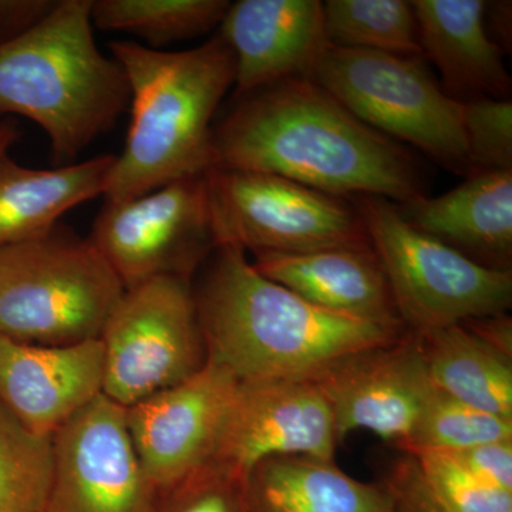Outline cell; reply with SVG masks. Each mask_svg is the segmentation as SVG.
I'll list each match as a JSON object with an SVG mask.
<instances>
[{"instance_id":"cell-7","label":"cell","mask_w":512,"mask_h":512,"mask_svg":"<svg viewBox=\"0 0 512 512\" xmlns=\"http://www.w3.org/2000/svg\"><path fill=\"white\" fill-rule=\"evenodd\" d=\"M308 77L367 126L412 144L453 173L471 175L463 107L437 84L423 57L328 43Z\"/></svg>"},{"instance_id":"cell-29","label":"cell","mask_w":512,"mask_h":512,"mask_svg":"<svg viewBox=\"0 0 512 512\" xmlns=\"http://www.w3.org/2000/svg\"><path fill=\"white\" fill-rule=\"evenodd\" d=\"M461 107L471 174L512 170L511 99L464 101Z\"/></svg>"},{"instance_id":"cell-24","label":"cell","mask_w":512,"mask_h":512,"mask_svg":"<svg viewBox=\"0 0 512 512\" xmlns=\"http://www.w3.org/2000/svg\"><path fill=\"white\" fill-rule=\"evenodd\" d=\"M323 23L330 45L423 57L412 2L328 0L323 2Z\"/></svg>"},{"instance_id":"cell-26","label":"cell","mask_w":512,"mask_h":512,"mask_svg":"<svg viewBox=\"0 0 512 512\" xmlns=\"http://www.w3.org/2000/svg\"><path fill=\"white\" fill-rule=\"evenodd\" d=\"M512 440V419L483 412L434 389L402 450H466L491 441Z\"/></svg>"},{"instance_id":"cell-23","label":"cell","mask_w":512,"mask_h":512,"mask_svg":"<svg viewBox=\"0 0 512 512\" xmlns=\"http://www.w3.org/2000/svg\"><path fill=\"white\" fill-rule=\"evenodd\" d=\"M228 0H93V26L136 36L146 47H160L207 35L220 28Z\"/></svg>"},{"instance_id":"cell-25","label":"cell","mask_w":512,"mask_h":512,"mask_svg":"<svg viewBox=\"0 0 512 512\" xmlns=\"http://www.w3.org/2000/svg\"><path fill=\"white\" fill-rule=\"evenodd\" d=\"M53 473V436L26 429L0 402V512H43Z\"/></svg>"},{"instance_id":"cell-31","label":"cell","mask_w":512,"mask_h":512,"mask_svg":"<svg viewBox=\"0 0 512 512\" xmlns=\"http://www.w3.org/2000/svg\"><path fill=\"white\" fill-rule=\"evenodd\" d=\"M447 454L484 483L512 493V440L491 441Z\"/></svg>"},{"instance_id":"cell-3","label":"cell","mask_w":512,"mask_h":512,"mask_svg":"<svg viewBox=\"0 0 512 512\" xmlns=\"http://www.w3.org/2000/svg\"><path fill=\"white\" fill-rule=\"evenodd\" d=\"M109 49L126 72L131 121L104 200H131L212 170L215 114L237 77L228 43L217 33L181 52L133 40Z\"/></svg>"},{"instance_id":"cell-11","label":"cell","mask_w":512,"mask_h":512,"mask_svg":"<svg viewBox=\"0 0 512 512\" xmlns=\"http://www.w3.org/2000/svg\"><path fill=\"white\" fill-rule=\"evenodd\" d=\"M157 497L128 433L126 410L109 397L100 394L53 434L43 512H154Z\"/></svg>"},{"instance_id":"cell-15","label":"cell","mask_w":512,"mask_h":512,"mask_svg":"<svg viewBox=\"0 0 512 512\" xmlns=\"http://www.w3.org/2000/svg\"><path fill=\"white\" fill-rule=\"evenodd\" d=\"M103 384L100 339L42 346L0 336V402L33 433L53 436Z\"/></svg>"},{"instance_id":"cell-9","label":"cell","mask_w":512,"mask_h":512,"mask_svg":"<svg viewBox=\"0 0 512 512\" xmlns=\"http://www.w3.org/2000/svg\"><path fill=\"white\" fill-rule=\"evenodd\" d=\"M100 342L103 394L124 409L185 382L208 362L192 282L171 276L126 289Z\"/></svg>"},{"instance_id":"cell-28","label":"cell","mask_w":512,"mask_h":512,"mask_svg":"<svg viewBox=\"0 0 512 512\" xmlns=\"http://www.w3.org/2000/svg\"><path fill=\"white\" fill-rule=\"evenodd\" d=\"M154 512H247L245 478L208 461L158 490Z\"/></svg>"},{"instance_id":"cell-14","label":"cell","mask_w":512,"mask_h":512,"mask_svg":"<svg viewBox=\"0 0 512 512\" xmlns=\"http://www.w3.org/2000/svg\"><path fill=\"white\" fill-rule=\"evenodd\" d=\"M237 384L208 360L197 375L124 409L138 460L158 490L211 460Z\"/></svg>"},{"instance_id":"cell-22","label":"cell","mask_w":512,"mask_h":512,"mask_svg":"<svg viewBox=\"0 0 512 512\" xmlns=\"http://www.w3.org/2000/svg\"><path fill=\"white\" fill-rule=\"evenodd\" d=\"M417 336L434 389L483 412L512 419L511 359L461 323Z\"/></svg>"},{"instance_id":"cell-10","label":"cell","mask_w":512,"mask_h":512,"mask_svg":"<svg viewBox=\"0 0 512 512\" xmlns=\"http://www.w3.org/2000/svg\"><path fill=\"white\" fill-rule=\"evenodd\" d=\"M89 239L126 289L163 276L192 282L217 248L207 177L104 202Z\"/></svg>"},{"instance_id":"cell-6","label":"cell","mask_w":512,"mask_h":512,"mask_svg":"<svg viewBox=\"0 0 512 512\" xmlns=\"http://www.w3.org/2000/svg\"><path fill=\"white\" fill-rule=\"evenodd\" d=\"M355 207L410 332L424 335L511 308V269L477 264L413 228L392 201L357 197Z\"/></svg>"},{"instance_id":"cell-4","label":"cell","mask_w":512,"mask_h":512,"mask_svg":"<svg viewBox=\"0 0 512 512\" xmlns=\"http://www.w3.org/2000/svg\"><path fill=\"white\" fill-rule=\"evenodd\" d=\"M93 0H59L25 36L0 47V116L42 127L56 161L76 160L130 107L126 72L94 39Z\"/></svg>"},{"instance_id":"cell-21","label":"cell","mask_w":512,"mask_h":512,"mask_svg":"<svg viewBox=\"0 0 512 512\" xmlns=\"http://www.w3.org/2000/svg\"><path fill=\"white\" fill-rule=\"evenodd\" d=\"M247 512H394L382 484L356 480L336 461L266 458L245 477Z\"/></svg>"},{"instance_id":"cell-32","label":"cell","mask_w":512,"mask_h":512,"mask_svg":"<svg viewBox=\"0 0 512 512\" xmlns=\"http://www.w3.org/2000/svg\"><path fill=\"white\" fill-rule=\"evenodd\" d=\"M57 3L59 0H0V47L35 29Z\"/></svg>"},{"instance_id":"cell-2","label":"cell","mask_w":512,"mask_h":512,"mask_svg":"<svg viewBox=\"0 0 512 512\" xmlns=\"http://www.w3.org/2000/svg\"><path fill=\"white\" fill-rule=\"evenodd\" d=\"M201 268L192 296L208 360L238 380H312L336 360L407 332L319 308L259 274L238 248H215Z\"/></svg>"},{"instance_id":"cell-30","label":"cell","mask_w":512,"mask_h":512,"mask_svg":"<svg viewBox=\"0 0 512 512\" xmlns=\"http://www.w3.org/2000/svg\"><path fill=\"white\" fill-rule=\"evenodd\" d=\"M382 485L392 497L394 512H453L434 498L421 480L412 457L394 461Z\"/></svg>"},{"instance_id":"cell-33","label":"cell","mask_w":512,"mask_h":512,"mask_svg":"<svg viewBox=\"0 0 512 512\" xmlns=\"http://www.w3.org/2000/svg\"><path fill=\"white\" fill-rule=\"evenodd\" d=\"M490 348L512 360V319L507 313L466 320L461 323Z\"/></svg>"},{"instance_id":"cell-35","label":"cell","mask_w":512,"mask_h":512,"mask_svg":"<svg viewBox=\"0 0 512 512\" xmlns=\"http://www.w3.org/2000/svg\"><path fill=\"white\" fill-rule=\"evenodd\" d=\"M20 137L19 127L9 120L0 121V160L9 156L10 148L18 143Z\"/></svg>"},{"instance_id":"cell-18","label":"cell","mask_w":512,"mask_h":512,"mask_svg":"<svg viewBox=\"0 0 512 512\" xmlns=\"http://www.w3.org/2000/svg\"><path fill=\"white\" fill-rule=\"evenodd\" d=\"M412 6L421 53L436 64L451 99L464 103L510 97L503 49L485 26L487 2L416 0Z\"/></svg>"},{"instance_id":"cell-13","label":"cell","mask_w":512,"mask_h":512,"mask_svg":"<svg viewBox=\"0 0 512 512\" xmlns=\"http://www.w3.org/2000/svg\"><path fill=\"white\" fill-rule=\"evenodd\" d=\"M312 382L329 404L339 443L367 430L397 447L409 439L434 390L419 336L410 330L389 345L336 360Z\"/></svg>"},{"instance_id":"cell-20","label":"cell","mask_w":512,"mask_h":512,"mask_svg":"<svg viewBox=\"0 0 512 512\" xmlns=\"http://www.w3.org/2000/svg\"><path fill=\"white\" fill-rule=\"evenodd\" d=\"M116 156L103 154L52 170L0 160V248L43 237L66 212L104 195Z\"/></svg>"},{"instance_id":"cell-8","label":"cell","mask_w":512,"mask_h":512,"mask_svg":"<svg viewBox=\"0 0 512 512\" xmlns=\"http://www.w3.org/2000/svg\"><path fill=\"white\" fill-rule=\"evenodd\" d=\"M205 177L217 247L255 256L372 248L348 198L252 171L212 168Z\"/></svg>"},{"instance_id":"cell-19","label":"cell","mask_w":512,"mask_h":512,"mask_svg":"<svg viewBox=\"0 0 512 512\" xmlns=\"http://www.w3.org/2000/svg\"><path fill=\"white\" fill-rule=\"evenodd\" d=\"M252 264L265 278L326 311L403 325L373 247L265 254L255 256Z\"/></svg>"},{"instance_id":"cell-34","label":"cell","mask_w":512,"mask_h":512,"mask_svg":"<svg viewBox=\"0 0 512 512\" xmlns=\"http://www.w3.org/2000/svg\"><path fill=\"white\" fill-rule=\"evenodd\" d=\"M485 18H490L491 26L495 29L500 47L511 42V2H487Z\"/></svg>"},{"instance_id":"cell-17","label":"cell","mask_w":512,"mask_h":512,"mask_svg":"<svg viewBox=\"0 0 512 512\" xmlns=\"http://www.w3.org/2000/svg\"><path fill=\"white\" fill-rule=\"evenodd\" d=\"M396 208L407 224L471 261L511 269L512 170L471 174L446 194L421 195Z\"/></svg>"},{"instance_id":"cell-5","label":"cell","mask_w":512,"mask_h":512,"mask_svg":"<svg viewBox=\"0 0 512 512\" xmlns=\"http://www.w3.org/2000/svg\"><path fill=\"white\" fill-rule=\"evenodd\" d=\"M124 291L90 239L59 224L0 248V336L42 346L99 340Z\"/></svg>"},{"instance_id":"cell-1","label":"cell","mask_w":512,"mask_h":512,"mask_svg":"<svg viewBox=\"0 0 512 512\" xmlns=\"http://www.w3.org/2000/svg\"><path fill=\"white\" fill-rule=\"evenodd\" d=\"M235 97L214 126V168L278 175L342 198L403 204L426 195L413 154L311 77Z\"/></svg>"},{"instance_id":"cell-27","label":"cell","mask_w":512,"mask_h":512,"mask_svg":"<svg viewBox=\"0 0 512 512\" xmlns=\"http://www.w3.org/2000/svg\"><path fill=\"white\" fill-rule=\"evenodd\" d=\"M421 480L439 503L453 512H512V493L474 476L456 458L441 451H414Z\"/></svg>"},{"instance_id":"cell-16","label":"cell","mask_w":512,"mask_h":512,"mask_svg":"<svg viewBox=\"0 0 512 512\" xmlns=\"http://www.w3.org/2000/svg\"><path fill=\"white\" fill-rule=\"evenodd\" d=\"M218 29L235 56V96L308 77L329 43L319 0H239Z\"/></svg>"},{"instance_id":"cell-12","label":"cell","mask_w":512,"mask_h":512,"mask_svg":"<svg viewBox=\"0 0 512 512\" xmlns=\"http://www.w3.org/2000/svg\"><path fill=\"white\" fill-rule=\"evenodd\" d=\"M338 446L329 404L312 380H238L210 461L245 478L271 457L335 461Z\"/></svg>"}]
</instances>
